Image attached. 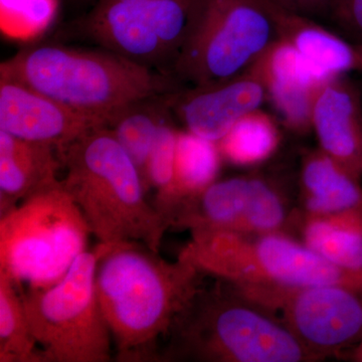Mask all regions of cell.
Returning <instances> with one entry per match:
<instances>
[{
  "label": "cell",
  "instance_id": "52a82bcc",
  "mask_svg": "<svg viewBox=\"0 0 362 362\" xmlns=\"http://www.w3.org/2000/svg\"><path fill=\"white\" fill-rule=\"evenodd\" d=\"M277 39L269 0H194L173 76L185 87L228 80Z\"/></svg>",
  "mask_w": 362,
  "mask_h": 362
},
{
  "label": "cell",
  "instance_id": "44dd1931",
  "mask_svg": "<svg viewBox=\"0 0 362 362\" xmlns=\"http://www.w3.org/2000/svg\"><path fill=\"white\" fill-rule=\"evenodd\" d=\"M171 94L173 93L136 100L115 114L107 125L134 162L143 181L159 127L166 117L173 113Z\"/></svg>",
  "mask_w": 362,
  "mask_h": 362
},
{
  "label": "cell",
  "instance_id": "6da1fadb",
  "mask_svg": "<svg viewBox=\"0 0 362 362\" xmlns=\"http://www.w3.org/2000/svg\"><path fill=\"white\" fill-rule=\"evenodd\" d=\"M98 303L121 362L160 361L158 343L202 287L204 276L185 257L165 261L142 243L98 244Z\"/></svg>",
  "mask_w": 362,
  "mask_h": 362
},
{
  "label": "cell",
  "instance_id": "4fadbf2b",
  "mask_svg": "<svg viewBox=\"0 0 362 362\" xmlns=\"http://www.w3.org/2000/svg\"><path fill=\"white\" fill-rule=\"evenodd\" d=\"M266 101L263 83L249 68L228 80L185 87L170 95L171 110L183 129L214 142Z\"/></svg>",
  "mask_w": 362,
  "mask_h": 362
},
{
  "label": "cell",
  "instance_id": "4316f807",
  "mask_svg": "<svg viewBox=\"0 0 362 362\" xmlns=\"http://www.w3.org/2000/svg\"><path fill=\"white\" fill-rule=\"evenodd\" d=\"M286 11L308 18H327L330 0H270Z\"/></svg>",
  "mask_w": 362,
  "mask_h": 362
},
{
  "label": "cell",
  "instance_id": "7402d4cb",
  "mask_svg": "<svg viewBox=\"0 0 362 362\" xmlns=\"http://www.w3.org/2000/svg\"><path fill=\"white\" fill-rule=\"evenodd\" d=\"M281 140L278 121L259 108L243 116L216 143L223 161L250 168L269 160L277 152Z\"/></svg>",
  "mask_w": 362,
  "mask_h": 362
},
{
  "label": "cell",
  "instance_id": "ffe728a7",
  "mask_svg": "<svg viewBox=\"0 0 362 362\" xmlns=\"http://www.w3.org/2000/svg\"><path fill=\"white\" fill-rule=\"evenodd\" d=\"M223 161L218 143L183 128L180 130L173 185L157 209L168 223L169 216L181 202L201 194L218 180Z\"/></svg>",
  "mask_w": 362,
  "mask_h": 362
},
{
  "label": "cell",
  "instance_id": "e0dca14e",
  "mask_svg": "<svg viewBox=\"0 0 362 362\" xmlns=\"http://www.w3.org/2000/svg\"><path fill=\"white\" fill-rule=\"evenodd\" d=\"M270 7L278 37L291 45L302 58L326 77H341L350 71H361L356 45L319 25L313 18L286 11L272 1Z\"/></svg>",
  "mask_w": 362,
  "mask_h": 362
},
{
  "label": "cell",
  "instance_id": "277c9868",
  "mask_svg": "<svg viewBox=\"0 0 362 362\" xmlns=\"http://www.w3.org/2000/svg\"><path fill=\"white\" fill-rule=\"evenodd\" d=\"M166 339L161 361L315 362L277 315L221 280L199 288Z\"/></svg>",
  "mask_w": 362,
  "mask_h": 362
},
{
  "label": "cell",
  "instance_id": "d4e9b609",
  "mask_svg": "<svg viewBox=\"0 0 362 362\" xmlns=\"http://www.w3.org/2000/svg\"><path fill=\"white\" fill-rule=\"evenodd\" d=\"M2 33L11 39L30 40L51 25L56 0H1Z\"/></svg>",
  "mask_w": 362,
  "mask_h": 362
},
{
  "label": "cell",
  "instance_id": "d6986e66",
  "mask_svg": "<svg viewBox=\"0 0 362 362\" xmlns=\"http://www.w3.org/2000/svg\"><path fill=\"white\" fill-rule=\"evenodd\" d=\"M294 237L345 270H362V209L311 216L300 213Z\"/></svg>",
  "mask_w": 362,
  "mask_h": 362
},
{
  "label": "cell",
  "instance_id": "5b68a950",
  "mask_svg": "<svg viewBox=\"0 0 362 362\" xmlns=\"http://www.w3.org/2000/svg\"><path fill=\"white\" fill-rule=\"evenodd\" d=\"M204 275L237 288L339 284L359 289L361 272L345 270L287 233L197 230L180 252Z\"/></svg>",
  "mask_w": 362,
  "mask_h": 362
},
{
  "label": "cell",
  "instance_id": "f1b7e54d",
  "mask_svg": "<svg viewBox=\"0 0 362 362\" xmlns=\"http://www.w3.org/2000/svg\"><path fill=\"white\" fill-rule=\"evenodd\" d=\"M357 52H358L359 59H361V71H362V42H358V44H356Z\"/></svg>",
  "mask_w": 362,
  "mask_h": 362
},
{
  "label": "cell",
  "instance_id": "603a6c76",
  "mask_svg": "<svg viewBox=\"0 0 362 362\" xmlns=\"http://www.w3.org/2000/svg\"><path fill=\"white\" fill-rule=\"evenodd\" d=\"M0 362H44L33 337L23 294L0 271Z\"/></svg>",
  "mask_w": 362,
  "mask_h": 362
},
{
  "label": "cell",
  "instance_id": "83f0119b",
  "mask_svg": "<svg viewBox=\"0 0 362 362\" xmlns=\"http://www.w3.org/2000/svg\"><path fill=\"white\" fill-rule=\"evenodd\" d=\"M341 359L352 362H362V340L349 351L345 352Z\"/></svg>",
  "mask_w": 362,
  "mask_h": 362
},
{
  "label": "cell",
  "instance_id": "2e32d148",
  "mask_svg": "<svg viewBox=\"0 0 362 362\" xmlns=\"http://www.w3.org/2000/svg\"><path fill=\"white\" fill-rule=\"evenodd\" d=\"M58 150L0 130V214L33 195L61 185Z\"/></svg>",
  "mask_w": 362,
  "mask_h": 362
},
{
  "label": "cell",
  "instance_id": "8fae6325",
  "mask_svg": "<svg viewBox=\"0 0 362 362\" xmlns=\"http://www.w3.org/2000/svg\"><path fill=\"white\" fill-rule=\"evenodd\" d=\"M235 288L277 315L315 361L341 358L362 340L358 288L339 284Z\"/></svg>",
  "mask_w": 362,
  "mask_h": 362
},
{
  "label": "cell",
  "instance_id": "cb8c5ba5",
  "mask_svg": "<svg viewBox=\"0 0 362 362\" xmlns=\"http://www.w3.org/2000/svg\"><path fill=\"white\" fill-rule=\"evenodd\" d=\"M175 120L173 112L162 122L147 162L145 187L147 192L150 190L156 192L152 204L156 209L166 199L173 185L176 146L180 130L176 125Z\"/></svg>",
  "mask_w": 362,
  "mask_h": 362
},
{
  "label": "cell",
  "instance_id": "f546056e",
  "mask_svg": "<svg viewBox=\"0 0 362 362\" xmlns=\"http://www.w3.org/2000/svg\"><path fill=\"white\" fill-rule=\"evenodd\" d=\"M359 289H361V291L362 292V270L361 274V283H359Z\"/></svg>",
  "mask_w": 362,
  "mask_h": 362
},
{
  "label": "cell",
  "instance_id": "9a60e30c",
  "mask_svg": "<svg viewBox=\"0 0 362 362\" xmlns=\"http://www.w3.org/2000/svg\"><path fill=\"white\" fill-rule=\"evenodd\" d=\"M312 131L318 148L362 180V101L346 76L323 86L312 113Z\"/></svg>",
  "mask_w": 362,
  "mask_h": 362
},
{
  "label": "cell",
  "instance_id": "8992f818",
  "mask_svg": "<svg viewBox=\"0 0 362 362\" xmlns=\"http://www.w3.org/2000/svg\"><path fill=\"white\" fill-rule=\"evenodd\" d=\"M89 226L63 182L0 214V271L21 292L58 283L87 251Z\"/></svg>",
  "mask_w": 362,
  "mask_h": 362
},
{
  "label": "cell",
  "instance_id": "ac0fdd59",
  "mask_svg": "<svg viewBox=\"0 0 362 362\" xmlns=\"http://www.w3.org/2000/svg\"><path fill=\"white\" fill-rule=\"evenodd\" d=\"M361 182L320 149L307 150L300 165L298 209L311 216L362 209Z\"/></svg>",
  "mask_w": 362,
  "mask_h": 362
},
{
  "label": "cell",
  "instance_id": "484cf974",
  "mask_svg": "<svg viewBox=\"0 0 362 362\" xmlns=\"http://www.w3.org/2000/svg\"><path fill=\"white\" fill-rule=\"evenodd\" d=\"M327 18L362 42V0H330Z\"/></svg>",
  "mask_w": 362,
  "mask_h": 362
},
{
  "label": "cell",
  "instance_id": "3957f363",
  "mask_svg": "<svg viewBox=\"0 0 362 362\" xmlns=\"http://www.w3.org/2000/svg\"><path fill=\"white\" fill-rule=\"evenodd\" d=\"M59 156L63 187L99 244L138 242L159 252L168 221L149 202L139 170L107 126L82 136Z\"/></svg>",
  "mask_w": 362,
  "mask_h": 362
},
{
  "label": "cell",
  "instance_id": "ba28073f",
  "mask_svg": "<svg viewBox=\"0 0 362 362\" xmlns=\"http://www.w3.org/2000/svg\"><path fill=\"white\" fill-rule=\"evenodd\" d=\"M96 249L83 252L56 284L21 292L44 362H108L110 330L98 303Z\"/></svg>",
  "mask_w": 362,
  "mask_h": 362
},
{
  "label": "cell",
  "instance_id": "7c38bea8",
  "mask_svg": "<svg viewBox=\"0 0 362 362\" xmlns=\"http://www.w3.org/2000/svg\"><path fill=\"white\" fill-rule=\"evenodd\" d=\"M101 126L96 118L69 108L16 81L0 77V130L52 145L61 153L71 143Z\"/></svg>",
  "mask_w": 362,
  "mask_h": 362
},
{
  "label": "cell",
  "instance_id": "7a4b0ae2",
  "mask_svg": "<svg viewBox=\"0 0 362 362\" xmlns=\"http://www.w3.org/2000/svg\"><path fill=\"white\" fill-rule=\"evenodd\" d=\"M0 77L20 82L85 115L102 119L107 125L136 100L185 88L175 76L103 47L61 42L21 49L2 62Z\"/></svg>",
  "mask_w": 362,
  "mask_h": 362
},
{
  "label": "cell",
  "instance_id": "5bb4252c",
  "mask_svg": "<svg viewBox=\"0 0 362 362\" xmlns=\"http://www.w3.org/2000/svg\"><path fill=\"white\" fill-rule=\"evenodd\" d=\"M265 87L280 122L296 134L312 131V113L328 80L284 40L278 37L249 66Z\"/></svg>",
  "mask_w": 362,
  "mask_h": 362
},
{
  "label": "cell",
  "instance_id": "30bf717a",
  "mask_svg": "<svg viewBox=\"0 0 362 362\" xmlns=\"http://www.w3.org/2000/svg\"><path fill=\"white\" fill-rule=\"evenodd\" d=\"M299 209L275 178L251 173L214 181L201 194L181 202L168 218L169 228L294 235Z\"/></svg>",
  "mask_w": 362,
  "mask_h": 362
},
{
  "label": "cell",
  "instance_id": "9c48e42d",
  "mask_svg": "<svg viewBox=\"0 0 362 362\" xmlns=\"http://www.w3.org/2000/svg\"><path fill=\"white\" fill-rule=\"evenodd\" d=\"M194 0H95L87 13L62 30L160 73L173 66Z\"/></svg>",
  "mask_w": 362,
  "mask_h": 362
}]
</instances>
